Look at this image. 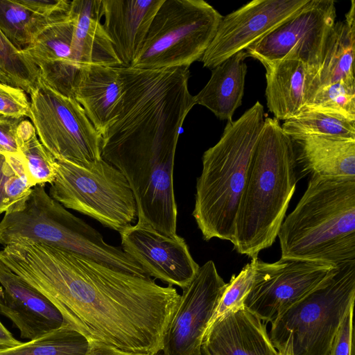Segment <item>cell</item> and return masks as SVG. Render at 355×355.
Listing matches in <instances>:
<instances>
[{
  "label": "cell",
  "instance_id": "cell-1",
  "mask_svg": "<svg viewBox=\"0 0 355 355\" xmlns=\"http://www.w3.org/2000/svg\"><path fill=\"white\" fill-rule=\"evenodd\" d=\"M0 261L89 341L135 354L162 351L180 298L173 286L25 239L0 250Z\"/></svg>",
  "mask_w": 355,
  "mask_h": 355
},
{
  "label": "cell",
  "instance_id": "cell-2",
  "mask_svg": "<svg viewBox=\"0 0 355 355\" xmlns=\"http://www.w3.org/2000/svg\"><path fill=\"white\" fill-rule=\"evenodd\" d=\"M293 141L278 120L266 117L248 169L232 243L251 259L277 236L297 184Z\"/></svg>",
  "mask_w": 355,
  "mask_h": 355
},
{
  "label": "cell",
  "instance_id": "cell-3",
  "mask_svg": "<svg viewBox=\"0 0 355 355\" xmlns=\"http://www.w3.org/2000/svg\"><path fill=\"white\" fill-rule=\"evenodd\" d=\"M277 236L282 259L355 261V177L311 178Z\"/></svg>",
  "mask_w": 355,
  "mask_h": 355
},
{
  "label": "cell",
  "instance_id": "cell-4",
  "mask_svg": "<svg viewBox=\"0 0 355 355\" xmlns=\"http://www.w3.org/2000/svg\"><path fill=\"white\" fill-rule=\"evenodd\" d=\"M256 102L227 121L219 141L202 155L192 215L204 240L234 241L235 224L252 155L264 123Z\"/></svg>",
  "mask_w": 355,
  "mask_h": 355
},
{
  "label": "cell",
  "instance_id": "cell-5",
  "mask_svg": "<svg viewBox=\"0 0 355 355\" xmlns=\"http://www.w3.org/2000/svg\"><path fill=\"white\" fill-rule=\"evenodd\" d=\"M44 185L32 187L25 198L5 212L0 221L1 245L5 246L25 239L130 274L149 277L123 250L107 243L98 231L51 197Z\"/></svg>",
  "mask_w": 355,
  "mask_h": 355
},
{
  "label": "cell",
  "instance_id": "cell-6",
  "mask_svg": "<svg viewBox=\"0 0 355 355\" xmlns=\"http://www.w3.org/2000/svg\"><path fill=\"white\" fill-rule=\"evenodd\" d=\"M354 300L352 261L337 266L318 287L272 322L270 339L277 352L290 355H330L335 335Z\"/></svg>",
  "mask_w": 355,
  "mask_h": 355
},
{
  "label": "cell",
  "instance_id": "cell-7",
  "mask_svg": "<svg viewBox=\"0 0 355 355\" xmlns=\"http://www.w3.org/2000/svg\"><path fill=\"white\" fill-rule=\"evenodd\" d=\"M222 17L203 0H164L130 67H190L203 56Z\"/></svg>",
  "mask_w": 355,
  "mask_h": 355
},
{
  "label": "cell",
  "instance_id": "cell-8",
  "mask_svg": "<svg viewBox=\"0 0 355 355\" xmlns=\"http://www.w3.org/2000/svg\"><path fill=\"white\" fill-rule=\"evenodd\" d=\"M57 161L49 195L65 208L121 232L137 219L133 193L122 173L103 159L83 164Z\"/></svg>",
  "mask_w": 355,
  "mask_h": 355
},
{
  "label": "cell",
  "instance_id": "cell-9",
  "mask_svg": "<svg viewBox=\"0 0 355 355\" xmlns=\"http://www.w3.org/2000/svg\"><path fill=\"white\" fill-rule=\"evenodd\" d=\"M30 97L28 116L40 141L56 160L83 164L101 159V136L75 98L41 79Z\"/></svg>",
  "mask_w": 355,
  "mask_h": 355
},
{
  "label": "cell",
  "instance_id": "cell-10",
  "mask_svg": "<svg viewBox=\"0 0 355 355\" xmlns=\"http://www.w3.org/2000/svg\"><path fill=\"white\" fill-rule=\"evenodd\" d=\"M336 18L334 1L309 0L296 14L245 51L248 57L257 59L261 63L278 61L288 54L298 57L309 71L306 91L310 81L321 66Z\"/></svg>",
  "mask_w": 355,
  "mask_h": 355
},
{
  "label": "cell",
  "instance_id": "cell-11",
  "mask_svg": "<svg viewBox=\"0 0 355 355\" xmlns=\"http://www.w3.org/2000/svg\"><path fill=\"white\" fill-rule=\"evenodd\" d=\"M252 261L254 279L244 306L261 321L271 323L318 287L337 268L293 259L268 263L256 257Z\"/></svg>",
  "mask_w": 355,
  "mask_h": 355
},
{
  "label": "cell",
  "instance_id": "cell-12",
  "mask_svg": "<svg viewBox=\"0 0 355 355\" xmlns=\"http://www.w3.org/2000/svg\"><path fill=\"white\" fill-rule=\"evenodd\" d=\"M213 261L200 266L180 301L163 338L164 355H202L204 334L227 287Z\"/></svg>",
  "mask_w": 355,
  "mask_h": 355
},
{
  "label": "cell",
  "instance_id": "cell-13",
  "mask_svg": "<svg viewBox=\"0 0 355 355\" xmlns=\"http://www.w3.org/2000/svg\"><path fill=\"white\" fill-rule=\"evenodd\" d=\"M309 0H253L222 17L216 34L200 59L212 69L245 51L296 14Z\"/></svg>",
  "mask_w": 355,
  "mask_h": 355
},
{
  "label": "cell",
  "instance_id": "cell-14",
  "mask_svg": "<svg viewBox=\"0 0 355 355\" xmlns=\"http://www.w3.org/2000/svg\"><path fill=\"white\" fill-rule=\"evenodd\" d=\"M123 250L149 277L168 286L187 287L200 266L193 259L184 238L163 235L147 225H130L119 232Z\"/></svg>",
  "mask_w": 355,
  "mask_h": 355
},
{
  "label": "cell",
  "instance_id": "cell-15",
  "mask_svg": "<svg viewBox=\"0 0 355 355\" xmlns=\"http://www.w3.org/2000/svg\"><path fill=\"white\" fill-rule=\"evenodd\" d=\"M0 313L29 340L65 325L58 309L0 261ZM67 327V326H66Z\"/></svg>",
  "mask_w": 355,
  "mask_h": 355
},
{
  "label": "cell",
  "instance_id": "cell-16",
  "mask_svg": "<svg viewBox=\"0 0 355 355\" xmlns=\"http://www.w3.org/2000/svg\"><path fill=\"white\" fill-rule=\"evenodd\" d=\"M202 355H277L265 324L245 308L216 320L203 336Z\"/></svg>",
  "mask_w": 355,
  "mask_h": 355
},
{
  "label": "cell",
  "instance_id": "cell-17",
  "mask_svg": "<svg viewBox=\"0 0 355 355\" xmlns=\"http://www.w3.org/2000/svg\"><path fill=\"white\" fill-rule=\"evenodd\" d=\"M164 0H102L103 27L121 66L130 67Z\"/></svg>",
  "mask_w": 355,
  "mask_h": 355
},
{
  "label": "cell",
  "instance_id": "cell-18",
  "mask_svg": "<svg viewBox=\"0 0 355 355\" xmlns=\"http://www.w3.org/2000/svg\"><path fill=\"white\" fill-rule=\"evenodd\" d=\"M123 93L117 67L86 64L80 68L73 98L100 136L114 119Z\"/></svg>",
  "mask_w": 355,
  "mask_h": 355
},
{
  "label": "cell",
  "instance_id": "cell-19",
  "mask_svg": "<svg viewBox=\"0 0 355 355\" xmlns=\"http://www.w3.org/2000/svg\"><path fill=\"white\" fill-rule=\"evenodd\" d=\"M71 14L74 22L72 61L80 67L86 64L121 66L101 21L102 0L71 1Z\"/></svg>",
  "mask_w": 355,
  "mask_h": 355
},
{
  "label": "cell",
  "instance_id": "cell-20",
  "mask_svg": "<svg viewBox=\"0 0 355 355\" xmlns=\"http://www.w3.org/2000/svg\"><path fill=\"white\" fill-rule=\"evenodd\" d=\"M291 140L303 175L355 177V139L311 136Z\"/></svg>",
  "mask_w": 355,
  "mask_h": 355
},
{
  "label": "cell",
  "instance_id": "cell-21",
  "mask_svg": "<svg viewBox=\"0 0 355 355\" xmlns=\"http://www.w3.org/2000/svg\"><path fill=\"white\" fill-rule=\"evenodd\" d=\"M266 70L267 107L277 120H287L300 112L305 104L309 71L298 57L262 62Z\"/></svg>",
  "mask_w": 355,
  "mask_h": 355
},
{
  "label": "cell",
  "instance_id": "cell-22",
  "mask_svg": "<svg viewBox=\"0 0 355 355\" xmlns=\"http://www.w3.org/2000/svg\"><path fill=\"white\" fill-rule=\"evenodd\" d=\"M354 54L355 1L353 0L345 19L336 21L331 31L321 66L307 87L305 103L324 86L337 82L355 83Z\"/></svg>",
  "mask_w": 355,
  "mask_h": 355
},
{
  "label": "cell",
  "instance_id": "cell-23",
  "mask_svg": "<svg viewBox=\"0 0 355 355\" xmlns=\"http://www.w3.org/2000/svg\"><path fill=\"white\" fill-rule=\"evenodd\" d=\"M247 57L245 51H239L212 69L209 81L194 96L196 103L207 107L220 120L232 121L242 104Z\"/></svg>",
  "mask_w": 355,
  "mask_h": 355
},
{
  "label": "cell",
  "instance_id": "cell-24",
  "mask_svg": "<svg viewBox=\"0 0 355 355\" xmlns=\"http://www.w3.org/2000/svg\"><path fill=\"white\" fill-rule=\"evenodd\" d=\"M70 13L47 17L38 15L19 0H0V31L19 50L30 46L50 24Z\"/></svg>",
  "mask_w": 355,
  "mask_h": 355
},
{
  "label": "cell",
  "instance_id": "cell-25",
  "mask_svg": "<svg viewBox=\"0 0 355 355\" xmlns=\"http://www.w3.org/2000/svg\"><path fill=\"white\" fill-rule=\"evenodd\" d=\"M17 142L29 186L51 184L57 173V161L37 138L33 123L21 120L17 129Z\"/></svg>",
  "mask_w": 355,
  "mask_h": 355
},
{
  "label": "cell",
  "instance_id": "cell-26",
  "mask_svg": "<svg viewBox=\"0 0 355 355\" xmlns=\"http://www.w3.org/2000/svg\"><path fill=\"white\" fill-rule=\"evenodd\" d=\"M73 28L74 22L70 9L67 17L50 24L30 46L21 51L36 67L44 62H73L71 60Z\"/></svg>",
  "mask_w": 355,
  "mask_h": 355
},
{
  "label": "cell",
  "instance_id": "cell-27",
  "mask_svg": "<svg viewBox=\"0 0 355 355\" xmlns=\"http://www.w3.org/2000/svg\"><path fill=\"white\" fill-rule=\"evenodd\" d=\"M281 126L291 139L311 136L355 139V121L315 111L302 110Z\"/></svg>",
  "mask_w": 355,
  "mask_h": 355
},
{
  "label": "cell",
  "instance_id": "cell-28",
  "mask_svg": "<svg viewBox=\"0 0 355 355\" xmlns=\"http://www.w3.org/2000/svg\"><path fill=\"white\" fill-rule=\"evenodd\" d=\"M89 344L83 335L64 326L16 347L0 348V355H85Z\"/></svg>",
  "mask_w": 355,
  "mask_h": 355
},
{
  "label": "cell",
  "instance_id": "cell-29",
  "mask_svg": "<svg viewBox=\"0 0 355 355\" xmlns=\"http://www.w3.org/2000/svg\"><path fill=\"white\" fill-rule=\"evenodd\" d=\"M39 80L40 72L36 65L0 31V82L30 94Z\"/></svg>",
  "mask_w": 355,
  "mask_h": 355
},
{
  "label": "cell",
  "instance_id": "cell-30",
  "mask_svg": "<svg viewBox=\"0 0 355 355\" xmlns=\"http://www.w3.org/2000/svg\"><path fill=\"white\" fill-rule=\"evenodd\" d=\"M302 110L322 112L355 121V83L337 82L320 88Z\"/></svg>",
  "mask_w": 355,
  "mask_h": 355
},
{
  "label": "cell",
  "instance_id": "cell-31",
  "mask_svg": "<svg viewBox=\"0 0 355 355\" xmlns=\"http://www.w3.org/2000/svg\"><path fill=\"white\" fill-rule=\"evenodd\" d=\"M254 264L251 260L237 275H233L214 312L207 329L224 315L244 309V302L251 289L254 279ZM206 329V330H207Z\"/></svg>",
  "mask_w": 355,
  "mask_h": 355
},
{
  "label": "cell",
  "instance_id": "cell-32",
  "mask_svg": "<svg viewBox=\"0 0 355 355\" xmlns=\"http://www.w3.org/2000/svg\"><path fill=\"white\" fill-rule=\"evenodd\" d=\"M6 156L8 167L4 195L8 211L28 196L31 187L28 182L21 153H7Z\"/></svg>",
  "mask_w": 355,
  "mask_h": 355
},
{
  "label": "cell",
  "instance_id": "cell-33",
  "mask_svg": "<svg viewBox=\"0 0 355 355\" xmlns=\"http://www.w3.org/2000/svg\"><path fill=\"white\" fill-rule=\"evenodd\" d=\"M30 101L20 88L0 82V115L15 119L28 116Z\"/></svg>",
  "mask_w": 355,
  "mask_h": 355
},
{
  "label": "cell",
  "instance_id": "cell-34",
  "mask_svg": "<svg viewBox=\"0 0 355 355\" xmlns=\"http://www.w3.org/2000/svg\"><path fill=\"white\" fill-rule=\"evenodd\" d=\"M352 306L343 320L334 338L330 355H352Z\"/></svg>",
  "mask_w": 355,
  "mask_h": 355
},
{
  "label": "cell",
  "instance_id": "cell-35",
  "mask_svg": "<svg viewBox=\"0 0 355 355\" xmlns=\"http://www.w3.org/2000/svg\"><path fill=\"white\" fill-rule=\"evenodd\" d=\"M23 119L0 115V146L6 153H19L17 142V129Z\"/></svg>",
  "mask_w": 355,
  "mask_h": 355
},
{
  "label": "cell",
  "instance_id": "cell-36",
  "mask_svg": "<svg viewBox=\"0 0 355 355\" xmlns=\"http://www.w3.org/2000/svg\"><path fill=\"white\" fill-rule=\"evenodd\" d=\"M89 343L85 355H146L125 352L96 341H89Z\"/></svg>",
  "mask_w": 355,
  "mask_h": 355
},
{
  "label": "cell",
  "instance_id": "cell-37",
  "mask_svg": "<svg viewBox=\"0 0 355 355\" xmlns=\"http://www.w3.org/2000/svg\"><path fill=\"white\" fill-rule=\"evenodd\" d=\"M6 154L0 153V214L7 210L4 195V187L8 167Z\"/></svg>",
  "mask_w": 355,
  "mask_h": 355
},
{
  "label": "cell",
  "instance_id": "cell-38",
  "mask_svg": "<svg viewBox=\"0 0 355 355\" xmlns=\"http://www.w3.org/2000/svg\"><path fill=\"white\" fill-rule=\"evenodd\" d=\"M21 342L13 337L12 334L0 322V348H9L20 345Z\"/></svg>",
  "mask_w": 355,
  "mask_h": 355
},
{
  "label": "cell",
  "instance_id": "cell-39",
  "mask_svg": "<svg viewBox=\"0 0 355 355\" xmlns=\"http://www.w3.org/2000/svg\"><path fill=\"white\" fill-rule=\"evenodd\" d=\"M277 355H290V354H286V353H284V352H278V354Z\"/></svg>",
  "mask_w": 355,
  "mask_h": 355
},
{
  "label": "cell",
  "instance_id": "cell-40",
  "mask_svg": "<svg viewBox=\"0 0 355 355\" xmlns=\"http://www.w3.org/2000/svg\"><path fill=\"white\" fill-rule=\"evenodd\" d=\"M0 153H5V154H6V153L3 151V150L2 149V148H1V146H0Z\"/></svg>",
  "mask_w": 355,
  "mask_h": 355
},
{
  "label": "cell",
  "instance_id": "cell-41",
  "mask_svg": "<svg viewBox=\"0 0 355 355\" xmlns=\"http://www.w3.org/2000/svg\"><path fill=\"white\" fill-rule=\"evenodd\" d=\"M156 355H164L162 351L158 352Z\"/></svg>",
  "mask_w": 355,
  "mask_h": 355
}]
</instances>
